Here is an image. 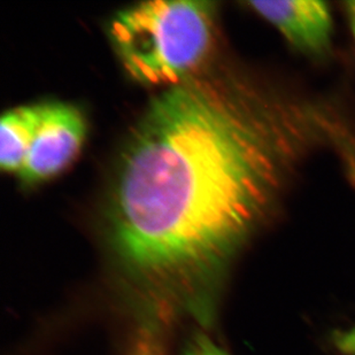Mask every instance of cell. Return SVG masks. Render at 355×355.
<instances>
[{
  "label": "cell",
  "mask_w": 355,
  "mask_h": 355,
  "mask_svg": "<svg viewBox=\"0 0 355 355\" xmlns=\"http://www.w3.org/2000/svg\"><path fill=\"white\" fill-rule=\"evenodd\" d=\"M355 161L334 103L243 78H192L150 103L105 207L119 272L160 318L201 313L241 246L323 151Z\"/></svg>",
  "instance_id": "obj_1"
},
{
  "label": "cell",
  "mask_w": 355,
  "mask_h": 355,
  "mask_svg": "<svg viewBox=\"0 0 355 355\" xmlns=\"http://www.w3.org/2000/svg\"><path fill=\"white\" fill-rule=\"evenodd\" d=\"M215 19L209 0H153L119 10L108 35L132 80L169 89L195 78L207 59Z\"/></svg>",
  "instance_id": "obj_2"
},
{
  "label": "cell",
  "mask_w": 355,
  "mask_h": 355,
  "mask_svg": "<svg viewBox=\"0 0 355 355\" xmlns=\"http://www.w3.org/2000/svg\"><path fill=\"white\" fill-rule=\"evenodd\" d=\"M87 136V120L75 105L42 103L40 116L27 158L19 173L21 182L38 184L60 174L80 153Z\"/></svg>",
  "instance_id": "obj_3"
},
{
  "label": "cell",
  "mask_w": 355,
  "mask_h": 355,
  "mask_svg": "<svg viewBox=\"0 0 355 355\" xmlns=\"http://www.w3.org/2000/svg\"><path fill=\"white\" fill-rule=\"evenodd\" d=\"M246 5L272 24L299 53L322 59L331 52L335 26L328 3L291 0L250 1Z\"/></svg>",
  "instance_id": "obj_4"
},
{
  "label": "cell",
  "mask_w": 355,
  "mask_h": 355,
  "mask_svg": "<svg viewBox=\"0 0 355 355\" xmlns=\"http://www.w3.org/2000/svg\"><path fill=\"white\" fill-rule=\"evenodd\" d=\"M42 104L22 105L5 112L0 124V167L19 174L37 128Z\"/></svg>",
  "instance_id": "obj_5"
},
{
  "label": "cell",
  "mask_w": 355,
  "mask_h": 355,
  "mask_svg": "<svg viewBox=\"0 0 355 355\" xmlns=\"http://www.w3.org/2000/svg\"><path fill=\"white\" fill-rule=\"evenodd\" d=\"M185 355H228L220 349L218 345H215L211 339L205 337V336H199L191 343V345L189 346L188 351L185 352Z\"/></svg>",
  "instance_id": "obj_6"
},
{
  "label": "cell",
  "mask_w": 355,
  "mask_h": 355,
  "mask_svg": "<svg viewBox=\"0 0 355 355\" xmlns=\"http://www.w3.org/2000/svg\"><path fill=\"white\" fill-rule=\"evenodd\" d=\"M345 12L349 19V27L352 31L353 38L355 40V0L345 3Z\"/></svg>",
  "instance_id": "obj_7"
}]
</instances>
